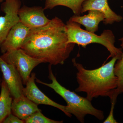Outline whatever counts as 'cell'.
Returning <instances> with one entry per match:
<instances>
[{
	"label": "cell",
	"instance_id": "6da1fadb",
	"mask_svg": "<svg viewBox=\"0 0 123 123\" xmlns=\"http://www.w3.org/2000/svg\"><path fill=\"white\" fill-rule=\"evenodd\" d=\"M75 44L68 43L66 24L55 17L46 25L30 29L21 49L33 58L56 65L64 63Z\"/></svg>",
	"mask_w": 123,
	"mask_h": 123
},
{
	"label": "cell",
	"instance_id": "7a4b0ae2",
	"mask_svg": "<svg viewBox=\"0 0 123 123\" xmlns=\"http://www.w3.org/2000/svg\"><path fill=\"white\" fill-rule=\"evenodd\" d=\"M117 57L98 68L86 69L82 64L72 60L74 65L77 70L76 79L78 86L75 89L77 92L86 93V98L90 101L99 97H109L115 93L118 84V78L115 74L114 66Z\"/></svg>",
	"mask_w": 123,
	"mask_h": 123
},
{
	"label": "cell",
	"instance_id": "3957f363",
	"mask_svg": "<svg viewBox=\"0 0 123 123\" xmlns=\"http://www.w3.org/2000/svg\"><path fill=\"white\" fill-rule=\"evenodd\" d=\"M51 66V65L49 66L48 77L51 80V83H45L36 78V81L51 88L61 96L67 104L68 112L74 115L81 123H84L85 117L88 115L93 116L99 120H103L104 118L103 111L94 107L91 101L86 97L79 96L62 86L53 74Z\"/></svg>",
	"mask_w": 123,
	"mask_h": 123
},
{
	"label": "cell",
	"instance_id": "277c9868",
	"mask_svg": "<svg viewBox=\"0 0 123 123\" xmlns=\"http://www.w3.org/2000/svg\"><path fill=\"white\" fill-rule=\"evenodd\" d=\"M66 32L68 43H75L84 48L91 43H98L104 46L109 52L108 58L117 57L119 60L122 56V49L115 46V37L110 30H105L101 35H98L95 33L83 30L80 24L69 19L66 22Z\"/></svg>",
	"mask_w": 123,
	"mask_h": 123
},
{
	"label": "cell",
	"instance_id": "5b68a950",
	"mask_svg": "<svg viewBox=\"0 0 123 123\" xmlns=\"http://www.w3.org/2000/svg\"><path fill=\"white\" fill-rule=\"evenodd\" d=\"M0 57L7 63L15 66L20 73L23 84L25 85L34 68L39 64L44 63V61L33 58L21 48L7 51Z\"/></svg>",
	"mask_w": 123,
	"mask_h": 123
},
{
	"label": "cell",
	"instance_id": "8992f818",
	"mask_svg": "<svg viewBox=\"0 0 123 123\" xmlns=\"http://www.w3.org/2000/svg\"><path fill=\"white\" fill-rule=\"evenodd\" d=\"M21 3L20 0H4L1 10L4 13L0 16V48L12 27L20 22L18 11Z\"/></svg>",
	"mask_w": 123,
	"mask_h": 123
},
{
	"label": "cell",
	"instance_id": "52a82bcc",
	"mask_svg": "<svg viewBox=\"0 0 123 123\" xmlns=\"http://www.w3.org/2000/svg\"><path fill=\"white\" fill-rule=\"evenodd\" d=\"M36 79V74L31 73L30 77L25 85V87L23 89V95L37 105L43 104L52 106L61 110L66 116L71 117L72 115L68 112L67 106L56 103L46 96L37 86L35 84Z\"/></svg>",
	"mask_w": 123,
	"mask_h": 123
},
{
	"label": "cell",
	"instance_id": "ba28073f",
	"mask_svg": "<svg viewBox=\"0 0 123 123\" xmlns=\"http://www.w3.org/2000/svg\"><path fill=\"white\" fill-rule=\"evenodd\" d=\"M0 69L2 73V79L7 84L13 99H16L23 95L22 78L15 66L7 63L0 56Z\"/></svg>",
	"mask_w": 123,
	"mask_h": 123
},
{
	"label": "cell",
	"instance_id": "9c48e42d",
	"mask_svg": "<svg viewBox=\"0 0 123 123\" xmlns=\"http://www.w3.org/2000/svg\"><path fill=\"white\" fill-rule=\"evenodd\" d=\"M44 9L42 7H28L23 6L18 11L20 22L30 29L44 26L50 22L44 13Z\"/></svg>",
	"mask_w": 123,
	"mask_h": 123
},
{
	"label": "cell",
	"instance_id": "30bf717a",
	"mask_svg": "<svg viewBox=\"0 0 123 123\" xmlns=\"http://www.w3.org/2000/svg\"><path fill=\"white\" fill-rule=\"evenodd\" d=\"M30 29L21 22L15 24L1 46V53L4 54L8 51L21 48Z\"/></svg>",
	"mask_w": 123,
	"mask_h": 123
},
{
	"label": "cell",
	"instance_id": "8fae6325",
	"mask_svg": "<svg viewBox=\"0 0 123 123\" xmlns=\"http://www.w3.org/2000/svg\"><path fill=\"white\" fill-rule=\"evenodd\" d=\"M96 10L103 14L105 17L103 23L112 24L122 21L123 18L112 11L108 5V0H86L82 5V13L90 10Z\"/></svg>",
	"mask_w": 123,
	"mask_h": 123
},
{
	"label": "cell",
	"instance_id": "7c38bea8",
	"mask_svg": "<svg viewBox=\"0 0 123 123\" xmlns=\"http://www.w3.org/2000/svg\"><path fill=\"white\" fill-rule=\"evenodd\" d=\"M38 105L23 95L18 98L13 99L11 107L12 113L24 121L33 113L41 111Z\"/></svg>",
	"mask_w": 123,
	"mask_h": 123
},
{
	"label": "cell",
	"instance_id": "4fadbf2b",
	"mask_svg": "<svg viewBox=\"0 0 123 123\" xmlns=\"http://www.w3.org/2000/svg\"><path fill=\"white\" fill-rule=\"evenodd\" d=\"M88 13L84 16L74 15L69 20L79 23L85 27L86 30L95 33L98 29V25L105 19L103 14L96 10H90Z\"/></svg>",
	"mask_w": 123,
	"mask_h": 123
},
{
	"label": "cell",
	"instance_id": "5bb4252c",
	"mask_svg": "<svg viewBox=\"0 0 123 123\" xmlns=\"http://www.w3.org/2000/svg\"><path fill=\"white\" fill-rule=\"evenodd\" d=\"M12 98L7 84L2 79L0 93V123L12 113Z\"/></svg>",
	"mask_w": 123,
	"mask_h": 123
},
{
	"label": "cell",
	"instance_id": "9a60e30c",
	"mask_svg": "<svg viewBox=\"0 0 123 123\" xmlns=\"http://www.w3.org/2000/svg\"><path fill=\"white\" fill-rule=\"evenodd\" d=\"M86 0H46L44 10L52 9L56 6H65L72 10L74 15L80 16L82 13V5Z\"/></svg>",
	"mask_w": 123,
	"mask_h": 123
},
{
	"label": "cell",
	"instance_id": "2e32d148",
	"mask_svg": "<svg viewBox=\"0 0 123 123\" xmlns=\"http://www.w3.org/2000/svg\"><path fill=\"white\" fill-rule=\"evenodd\" d=\"M119 40L121 42L120 46L123 49V36ZM114 72L118 78V86L116 91L119 95L123 93V52L121 58L117 60L115 64Z\"/></svg>",
	"mask_w": 123,
	"mask_h": 123
},
{
	"label": "cell",
	"instance_id": "e0dca14e",
	"mask_svg": "<svg viewBox=\"0 0 123 123\" xmlns=\"http://www.w3.org/2000/svg\"><path fill=\"white\" fill-rule=\"evenodd\" d=\"M63 121H58L48 118L43 115L41 111H36L24 120L26 123H62Z\"/></svg>",
	"mask_w": 123,
	"mask_h": 123
},
{
	"label": "cell",
	"instance_id": "ac0fdd59",
	"mask_svg": "<svg viewBox=\"0 0 123 123\" xmlns=\"http://www.w3.org/2000/svg\"><path fill=\"white\" fill-rule=\"evenodd\" d=\"M117 96L114 95L111 98V107L109 115L105 120L103 122L104 123H117L118 122L114 118V109L117 101Z\"/></svg>",
	"mask_w": 123,
	"mask_h": 123
},
{
	"label": "cell",
	"instance_id": "d6986e66",
	"mask_svg": "<svg viewBox=\"0 0 123 123\" xmlns=\"http://www.w3.org/2000/svg\"><path fill=\"white\" fill-rule=\"evenodd\" d=\"M24 121L11 113L5 119L2 123H24Z\"/></svg>",
	"mask_w": 123,
	"mask_h": 123
},
{
	"label": "cell",
	"instance_id": "ffe728a7",
	"mask_svg": "<svg viewBox=\"0 0 123 123\" xmlns=\"http://www.w3.org/2000/svg\"><path fill=\"white\" fill-rule=\"evenodd\" d=\"M4 0H0V3H1V2H3V1ZM1 11V8H0V12Z\"/></svg>",
	"mask_w": 123,
	"mask_h": 123
},
{
	"label": "cell",
	"instance_id": "44dd1931",
	"mask_svg": "<svg viewBox=\"0 0 123 123\" xmlns=\"http://www.w3.org/2000/svg\"><path fill=\"white\" fill-rule=\"evenodd\" d=\"M1 81H2V79L0 78V88L1 87Z\"/></svg>",
	"mask_w": 123,
	"mask_h": 123
}]
</instances>
